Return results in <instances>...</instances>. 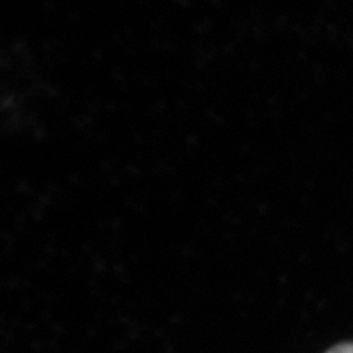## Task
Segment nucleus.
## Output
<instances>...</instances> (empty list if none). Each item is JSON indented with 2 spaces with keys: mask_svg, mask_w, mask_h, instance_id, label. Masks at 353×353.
Segmentation results:
<instances>
[{
  "mask_svg": "<svg viewBox=\"0 0 353 353\" xmlns=\"http://www.w3.org/2000/svg\"><path fill=\"white\" fill-rule=\"evenodd\" d=\"M326 353H353V343L339 344V345L331 348V350Z\"/></svg>",
  "mask_w": 353,
  "mask_h": 353,
  "instance_id": "nucleus-1",
  "label": "nucleus"
}]
</instances>
